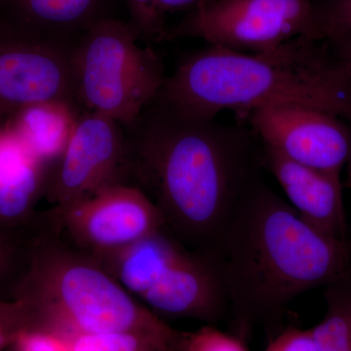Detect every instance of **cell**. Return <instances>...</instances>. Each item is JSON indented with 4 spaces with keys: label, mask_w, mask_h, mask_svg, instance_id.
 Masks as SVG:
<instances>
[{
    "label": "cell",
    "mask_w": 351,
    "mask_h": 351,
    "mask_svg": "<svg viewBox=\"0 0 351 351\" xmlns=\"http://www.w3.org/2000/svg\"><path fill=\"white\" fill-rule=\"evenodd\" d=\"M27 332L24 307L18 301H0V351H8Z\"/></svg>",
    "instance_id": "obj_22"
},
{
    "label": "cell",
    "mask_w": 351,
    "mask_h": 351,
    "mask_svg": "<svg viewBox=\"0 0 351 351\" xmlns=\"http://www.w3.org/2000/svg\"><path fill=\"white\" fill-rule=\"evenodd\" d=\"M158 96L197 117L300 105L351 124V77L327 39L298 38L263 52L210 45L184 58Z\"/></svg>",
    "instance_id": "obj_3"
},
{
    "label": "cell",
    "mask_w": 351,
    "mask_h": 351,
    "mask_svg": "<svg viewBox=\"0 0 351 351\" xmlns=\"http://www.w3.org/2000/svg\"><path fill=\"white\" fill-rule=\"evenodd\" d=\"M122 128L127 184L152 201L166 232L204 257L254 177L251 133L184 112L158 94Z\"/></svg>",
    "instance_id": "obj_1"
},
{
    "label": "cell",
    "mask_w": 351,
    "mask_h": 351,
    "mask_svg": "<svg viewBox=\"0 0 351 351\" xmlns=\"http://www.w3.org/2000/svg\"><path fill=\"white\" fill-rule=\"evenodd\" d=\"M138 39L130 23L106 17L78 41L73 55L82 110L128 125L156 98L167 77L163 62Z\"/></svg>",
    "instance_id": "obj_5"
},
{
    "label": "cell",
    "mask_w": 351,
    "mask_h": 351,
    "mask_svg": "<svg viewBox=\"0 0 351 351\" xmlns=\"http://www.w3.org/2000/svg\"><path fill=\"white\" fill-rule=\"evenodd\" d=\"M0 1H1V0H0Z\"/></svg>",
    "instance_id": "obj_28"
},
{
    "label": "cell",
    "mask_w": 351,
    "mask_h": 351,
    "mask_svg": "<svg viewBox=\"0 0 351 351\" xmlns=\"http://www.w3.org/2000/svg\"><path fill=\"white\" fill-rule=\"evenodd\" d=\"M182 337L137 331L85 335L69 341V351H180Z\"/></svg>",
    "instance_id": "obj_17"
},
{
    "label": "cell",
    "mask_w": 351,
    "mask_h": 351,
    "mask_svg": "<svg viewBox=\"0 0 351 351\" xmlns=\"http://www.w3.org/2000/svg\"><path fill=\"white\" fill-rule=\"evenodd\" d=\"M245 119L263 147L302 165L341 175L351 156V127L331 113L300 105L256 108Z\"/></svg>",
    "instance_id": "obj_11"
},
{
    "label": "cell",
    "mask_w": 351,
    "mask_h": 351,
    "mask_svg": "<svg viewBox=\"0 0 351 351\" xmlns=\"http://www.w3.org/2000/svg\"><path fill=\"white\" fill-rule=\"evenodd\" d=\"M47 211L60 234L94 258L126 248L163 228L152 201L125 184L107 186Z\"/></svg>",
    "instance_id": "obj_8"
},
{
    "label": "cell",
    "mask_w": 351,
    "mask_h": 351,
    "mask_svg": "<svg viewBox=\"0 0 351 351\" xmlns=\"http://www.w3.org/2000/svg\"><path fill=\"white\" fill-rule=\"evenodd\" d=\"M326 39L351 77V39L343 38Z\"/></svg>",
    "instance_id": "obj_25"
},
{
    "label": "cell",
    "mask_w": 351,
    "mask_h": 351,
    "mask_svg": "<svg viewBox=\"0 0 351 351\" xmlns=\"http://www.w3.org/2000/svg\"><path fill=\"white\" fill-rule=\"evenodd\" d=\"M8 351H69L66 339L43 334V332H24Z\"/></svg>",
    "instance_id": "obj_24"
},
{
    "label": "cell",
    "mask_w": 351,
    "mask_h": 351,
    "mask_svg": "<svg viewBox=\"0 0 351 351\" xmlns=\"http://www.w3.org/2000/svg\"><path fill=\"white\" fill-rule=\"evenodd\" d=\"M130 24L140 38L163 40L166 27L157 13V0H125Z\"/></svg>",
    "instance_id": "obj_20"
},
{
    "label": "cell",
    "mask_w": 351,
    "mask_h": 351,
    "mask_svg": "<svg viewBox=\"0 0 351 351\" xmlns=\"http://www.w3.org/2000/svg\"><path fill=\"white\" fill-rule=\"evenodd\" d=\"M263 162L280 184L289 204L306 223L330 239L348 244L339 175L294 162L265 147Z\"/></svg>",
    "instance_id": "obj_12"
},
{
    "label": "cell",
    "mask_w": 351,
    "mask_h": 351,
    "mask_svg": "<svg viewBox=\"0 0 351 351\" xmlns=\"http://www.w3.org/2000/svg\"><path fill=\"white\" fill-rule=\"evenodd\" d=\"M316 8L326 38L351 39V0H332L327 6Z\"/></svg>",
    "instance_id": "obj_21"
},
{
    "label": "cell",
    "mask_w": 351,
    "mask_h": 351,
    "mask_svg": "<svg viewBox=\"0 0 351 351\" xmlns=\"http://www.w3.org/2000/svg\"><path fill=\"white\" fill-rule=\"evenodd\" d=\"M201 0H157V13L164 23L165 16L175 11L193 8Z\"/></svg>",
    "instance_id": "obj_26"
},
{
    "label": "cell",
    "mask_w": 351,
    "mask_h": 351,
    "mask_svg": "<svg viewBox=\"0 0 351 351\" xmlns=\"http://www.w3.org/2000/svg\"><path fill=\"white\" fill-rule=\"evenodd\" d=\"M180 351H248L240 339L207 324L182 335Z\"/></svg>",
    "instance_id": "obj_19"
},
{
    "label": "cell",
    "mask_w": 351,
    "mask_h": 351,
    "mask_svg": "<svg viewBox=\"0 0 351 351\" xmlns=\"http://www.w3.org/2000/svg\"><path fill=\"white\" fill-rule=\"evenodd\" d=\"M31 225L0 230V301H15L29 263Z\"/></svg>",
    "instance_id": "obj_18"
},
{
    "label": "cell",
    "mask_w": 351,
    "mask_h": 351,
    "mask_svg": "<svg viewBox=\"0 0 351 351\" xmlns=\"http://www.w3.org/2000/svg\"><path fill=\"white\" fill-rule=\"evenodd\" d=\"M348 163H350V184H351V156H350V160H348Z\"/></svg>",
    "instance_id": "obj_27"
},
{
    "label": "cell",
    "mask_w": 351,
    "mask_h": 351,
    "mask_svg": "<svg viewBox=\"0 0 351 351\" xmlns=\"http://www.w3.org/2000/svg\"><path fill=\"white\" fill-rule=\"evenodd\" d=\"M73 54V46L0 22V119L41 101H66L80 108Z\"/></svg>",
    "instance_id": "obj_9"
},
{
    "label": "cell",
    "mask_w": 351,
    "mask_h": 351,
    "mask_svg": "<svg viewBox=\"0 0 351 351\" xmlns=\"http://www.w3.org/2000/svg\"><path fill=\"white\" fill-rule=\"evenodd\" d=\"M15 301L25 309V332L66 341L124 331L181 336L127 292L100 263L64 239L47 210L38 211L32 221L29 263Z\"/></svg>",
    "instance_id": "obj_4"
},
{
    "label": "cell",
    "mask_w": 351,
    "mask_h": 351,
    "mask_svg": "<svg viewBox=\"0 0 351 351\" xmlns=\"http://www.w3.org/2000/svg\"><path fill=\"white\" fill-rule=\"evenodd\" d=\"M184 38L246 53L298 38L326 39L311 0H201L163 39Z\"/></svg>",
    "instance_id": "obj_6"
},
{
    "label": "cell",
    "mask_w": 351,
    "mask_h": 351,
    "mask_svg": "<svg viewBox=\"0 0 351 351\" xmlns=\"http://www.w3.org/2000/svg\"><path fill=\"white\" fill-rule=\"evenodd\" d=\"M265 351H319L311 329L288 328L270 341Z\"/></svg>",
    "instance_id": "obj_23"
},
{
    "label": "cell",
    "mask_w": 351,
    "mask_h": 351,
    "mask_svg": "<svg viewBox=\"0 0 351 351\" xmlns=\"http://www.w3.org/2000/svg\"><path fill=\"white\" fill-rule=\"evenodd\" d=\"M0 119V230L27 226L45 196L50 171Z\"/></svg>",
    "instance_id": "obj_13"
},
{
    "label": "cell",
    "mask_w": 351,
    "mask_h": 351,
    "mask_svg": "<svg viewBox=\"0 0 351 351\" xmlns=\"http://www.w3.org/2000/svg\"><path fill=\"white\" fill-rule=\"evenodd\" d=\"M134 297L159 317L193 318L211 325L226 313L225 295L211 263L166 232L149 245Z\"/></svg>",
    "instance_id": "obj_7"
},
{
    "label": "cell",
    "mask_w": 351,
    "mask_h": 351,
    "mask_svg": "<svg viewBox=\"0 0 351 351\" xmlns=\"http://www.w3.org/2000/svg\"><path fill=\"white\" fill-rule=\"evenodd\" d=\"M80 112L82 110L73 104L41 101L19 108L5 122L32 156L51 172L71 140Z\"/></svg>",
    "instance_id": "obj_15"
},
{
    "label": "cell",
    "mask_w": 351,
    "mask_h": 351,
    "mask_svg": "<svg viewBox=\"0 0 351 351\" xmlns=\"http://www.w3.org/2000/svg\"><path fill=\"white\" fill-rule=\"evenodd\" d=\"M107 0H1L12 21L7 24L38 38L75 47L105 14Z\"/></svg>",
    "instance_id": "obj_14"
},
{
    "label": "cell",
    "mask_w": 351,
    "mask_h": 351,
    "mask_svg": "<svg viewBox=\"0 0 351 351\" xmlns=\"http://www.w3.org/2000/svg\"><path fill=\"white\" fill-rule=\"evenodd\" d=\"M326 311L311 328L319 351H351L350 276L326 286Z\"/></svg>",
    "instance_id": "obj_16"
},
{
    "label": "cell",
    "mask_w": 351,
    "mask_h": 351,
    "mask_svg": "<svg viewBox=\"0 0 351 351\" xmlns=\"http://www.w3.org/2000/svg\"><path fill=\"white\" fill-rule=\"evenodd\" d=\"M203 258L218 276L226 313L241 324L281 315L307 291L350 276L348 245L308 225L255 176Z\"/></svg>",
    "instance_id": "obj_2"
},
{
    "label": "cell",
    "mask_w": 351,
    "mask_h": 351,
    "mask_svg": "<svg viewBox=\"0 0 351 351\" xmlns=\"http://www.w3.org/2000/svg\"><path fill=\"white\" fill-rule=\"evenodd\" d=\"M119 184H127L121 124L82 110L66 149L51 170L44 199L50 207L64 206Z\"/></svg>",
    "instance_id": "obj_10"
}]
</instances>
